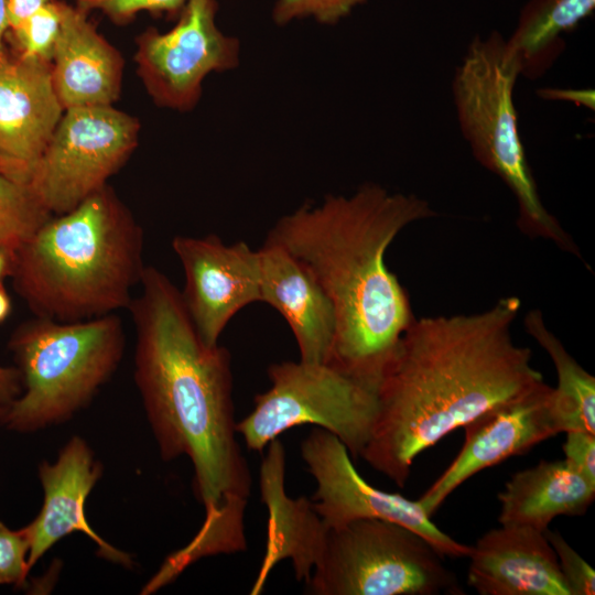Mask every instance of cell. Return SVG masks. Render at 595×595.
Wrapping results in <instances>:
<instances>
[{
	"label": "cell",
	"instance_id": "cell-1",
	"mask_svg": "<svg viewBox=\"0 0 595 595\" xmlns=\"http://www.w3.org/2000/svg\"><path fill=\"white\" fill-rule=\"evenodd\" d=\"M129 310L136 329L134 381L163 461L187 456L205 508L196 536L213 548L246 542L245 509L251 489L236 440L231 358L198 335L181 291L147 266Z\"/></svg>",
	"mask_w": 595,
	"mask_h": 595
},
{
	"label": "cell",
	"instance_id": "cell-2",
	"mask_svg": "<svg viewBox=\"0 0 595 595\" xmlns=\"http://www.w3.org/2000/svg\"><path fill=\"white\" fill-rule=\"evenodd\" d=\"M520 305L507 296L479 313L414 318L378 383L360 458L402 488L419 454L540 387L531 349L512 339Z\"/></svg>",
	"mask_w": 595,
	"mask_h": 595
},
{
	"label": "cell",
	"instance_id": "cell-3",
	"mask_svg": "<svg viewBox=\"0 0 595 595\" xmlns=\"http://www.w3.org/2000/svg\"><path fill=\"white\" fill-rule=\"evenodd\" d=\"M435 215L414 194L365 183L350 195L305 202L281 216L266 239L298 259L329 298L336 336L328 365L376 390L415 318L386 251L407 226Z\"/></svg>",
	"mask_w": 595,
	"mask_h": 595
},
{
	"label": "cell",
	"instance_id": "cell-4",
	"mask_svg": "<svg viewBox=\"0 0 595 595\" xmlns=\"http://www.w3.org/2000/svg\"><path fill=\"white\" fill-rule=\"evenodd\" d=\"M142 255L143 230L108 184L21 244L10 278L34 316L86 321L129 307Z\"/></svg>",
	"mask_w": 595,
	"mask_h": 595
},
{
	"label": "cell",
	"instance_id": "cell-5",
	"mask_svg": "<svg viewBox=\"0 0 595 595\" xmlns=\"http://www.w3.org/2000/svg\"><path fill=\"white\" fill-rule=\"evenodd\" d=\"M8 346L22 392L0 423L33 433L67 422L91 402L122 359L125 331L116 313L78 322L34 316L12 332Z\"/></svg>",
	"mask_w": 595,
	"mask_h": 595
},
{
	"label": "cell",
	"instance_id": "cell-6",
	"mask_svg": "<svg viewBox=\"0 0 595 595\" xmlns=\"http://www.w3.org/2000/svg\"><path fill=\"white\" fill-rule=\"evenodd\" d=\"M519 76V64L499 32L476 35L452 83L461 131L474 158L513 194L518 228L582 259L571 235L541 202L518 131L513 88Z\"/></svg>",
	"mask_w": 595,
	"mask_h": 595
},
{
	"label": "cell",
	"instance_id": "cell-7",
	"mask_svg": "<svg viewBox=\"0 0 595 595\" xmlns=\"http://www.w3.org/2000/svg\"><path fill=\"white\" fill-rule=\"evenodd\" d=\"M443 558L401 524L356 519L327 527L305 591L313 595L461 594Z\"/></svg>",
	"mask_w": 595,
	"mask_h": 595
},
{
	"label": "cell",
	"instance_id": "cell-8",
	"mask_svg": "<svg viewBox=\"0 0 595 595\" xmlns=\"http://www.w3.org/2000/svg\"><path fill=\"white\" fill-rule=\"evenodd\" d=\"M268 376L270 388L236 422L249 451H262L294 426L314 424L337 436L353 458L360 457L377 415L376 389L328 364L302 360L272 364Z\"/></svg>",
	"mask_w": 595,
	"mask_h": 595
},
{
	"label": "cell",
	"instance_id": "cell-9",
	"mask_svg": "<svg viewBox=\"0 0 595 595\" xmlns=\"http://www.w3.org/2000/svg\"><path fill=\"white\" fill-rule=\"evenodd\" d=\"M138 118L111 106L64 110L29 185L52 215L98 192L138 147Z\"/></svg>",
	"mask_w": 595,
	"mask_h": 595
},
{
	"label": "cell",
	"instance_id": "cell-10",
	"mask_svg": "<svg viewBox=\"0 0 595 595\" xmlns=\"http://www.w3.org/2000/svg\"><path fill=\"white\" fill-rule=\"evenodd\" d=\"M217 12V0H187L172 29L148 28L137 36V75L156 106L192 111L208 75L239 66L240 41L218 28Z\"/></svg>",
	"mask_w": 595,
	"mask_h": 595
},
{
	"label": "cell",
	"instance_id": "cell-11",
	"mask_svg": "<svg viewBox=\"0 0 595 595\" xmlns=\"http://www.w3.org/2000/svg\"><path fill=\"white\" fill-rule=\"evenodd\" d=\"M301 455L316 482L313 506L327 527L363 518L382 519L416 532L442 556H469L472 545L440 529L419 500L368 484L355 468L346 446L331 432L314 429L301 443Z\"/></svg>",
	"mask_w": 595,
	"mask_h": 595
},
{
	"label": "cell",
	"instance_id": "cell-12",
	"mask_svg": "<svg viewBox=\"0 0 595 595\" xmlns=\"http://www.w3.org/2000/svg\"><path fill=\"white\" fill-rule=\"evenodd\" d=\"M185 274L181 292L205 344L215 346L231 317L260 301V259L247 242L226 245L216 235H177L172 240Z\"/></svg>",
	"mask_w": 595,
	"mask_h": 595
},
{
	"label": "cell",
	"instance_id": "cell-13",
	"mask_svg": "<svg viewBox=\"0 0 595 595\" xmlns=\"http://www.w3.org/2000/svg\"><path fill=\"white\" fill-rule=\"evenodd\" d=\"M552 387L494 408L464 425V444L443 474L419 499L432 517L464 482L483 469L521 455L560 433L551 410Z\"/></svg>",
	"mask_w": 595,
	"mask_h": 595
},
{
	"label": "cell",
	"instance_id": "cell-14",
	"mask_svg": "<svg viewBox=\"0 0 595 595\" xmlns=\"http://www.w3.org/2000/svg\"><path fill=\"white\" fill-rule=\"evenodd\" d=\"M64 110L51 63L6 48L0 54V172L28 184Z\"/></svg>",
	"mask_w": 595,
	"mask_h": 595
},
{
	"label": "cell",
	"instance_id": "cell-15",
	"mask_svg": "<svg viewBox=\"0 0 595 595\" xmlns=\"http://www.w3.org/2000/svg\"><path fill=\"white\" fill-rule=\"evenodd\" d=\"M44 499L37 516L24 527L29 539L28 563L32 569L54 544L73 532L85 533L102 559L127 569L132 556L105 541L90 527L85 505L102 475V465L89 444L79 435L72 436L61 448L55 462L39 465Z\"/></svg>",
	"mask_w": 595,
	"mask_h": 595
},
{
	"label": "cell",
	"instance_id": "cell-16",
	"mask_svg": "<svg viewBox=\"0 0 595 595\" xmlns=\"http://www.w3.org/2000/svg\"><path fill=\"white\" fill-rule=\"evenodd\" d=\"M468 558L467 584L480 595H571L544 531L501 524Z\"/></svg>",
	"mask_w": 595,
	"mask_h": 595
},
{
	"label": "cell",
	"instance_id": "cell-17",
	"mask_svg": "<svg viewBox=\"0 0 595 595\" xmlns=\"http://www.w3.org/2000/svg\"><path fill=\"white\" fill-rule=\"evenodd\" d=\"M260 259V302L286 321L300 350V360L329 364L336 336L334 306L307 269L281 246L264 241Z\"/></svg>",
	"mask_w": 595,
	"mask_h": 595
},
{
	"label": "cell",
	"instance_id": "cell-18",
	"mask_svg": "<svg viewBox=\"0 0 595 595\" xmlns=\"http://www.w3.org/2000/svg\"><path fill=\"white\" fill-rule=\"evenodd\" d=\"M61 11L51 75L63 108L113 105L121 94V53L96 30L87 13L62 1Z\"/></svg>",
	"mask_w": 595,
	"mask_h": 595
},
{
	"label": "cell",
	"instance_id": "cell-19",
	"mask_svg": "<svg viewBox=\"0 0 595 595\" xmlns=\"http://www.w3.org/2000/svg\"><path fill=\"white\" fill-rule=\"evenodd\" d=\"M260 467L261 500L268 508L264 558L251 594L263 588L273 566L290 559L298 581L307 582L320 558L327 526L316 512L312 499L289 497L284 489L285 452L274 439Z\"/></svg>",
	"mask_w": 595,
	"mask_h": 595
},
{
	"label": "cell",
	"instance_id": "cell-20",
	"mask_svg": "<svg viewBox=\"0 0 595 595\" xmlns=\"http://www.w3.org/2000/svg\"><path fill=\"white\" fill-rule=\"evenodd\" d=\"M595 498V484L564 459L541 461L519 470L498 494L502 526H522L545 531L559 516H582Z\"/></svg>",
	"mask_w": 595,
	"mask_h": 595
},
{
	"label": "cell",
	"instance_id": "cell-21",
	"mask_svg": "<svg viewBox=\"0 0 595 595\" xmlns=\"http://www.w3.org/2000/svg\"><path fill=\"white\" fill-rule=\"evenodd\" d=\"M594 9L595 0H530L506 40L520 75H543L564 51L563 35L574 31Z\"/></svg>",
	"mask_w": 595,
	"mask_h": 595
},
{
	"label": "cell",
	"instance_id": "cell-22",
	"mask_svg": "<svg viewBox=\"0 0 595 595\" xmlns=\"http://www.w3.org/2000/svg\"><path fill=\"white\" fill-rule=\"evenodd\" d=\"M527 333L548 353L558 376L551 391V410L560 433L586 431L595 434V378L565 349L547 327L540 310L524 316Z\"/></svg>",
	"mask_w": 595,
	"mask_h": 595
},
{
	"label": "cell",
	"instance_id": "cell-23",
	"mask_svg": "<svg viewBox=\"0 0 595 595\" xmlns=\"http://www.w3.org/2000/svg\"><path fill=\"white\" fill-rule=\"evenodd\" d=\"M52 216L29 184L0 172V247L17 249Z\"/></svg>",
	"mask_w": 595,
	"mask_h": 595
},
{
	"label": "cell",
	"instance_id": "cell-24",
	"mask_svg": "<svg viewBox=\"0 0 595 595\" xmlns=\"http://www.w3.org/2000/svg\"><path fill=\"white\" fill-rule=\"evenodd\" d=\"M62 22L61 1L40 8L6 34L15 54L51 63Z\"/></svg>",
	"mask_w": 595,
	"mask_h": 595
},
{
	"label": "cell",
	"instance_id": "cell-25",
	"mask_svg": "<svg viewBox=\"0 0 595 595\" xmlns=\"http://www.w3.org/2000/svg\"><path fill=\"white\" fill-rule=\"evenodd\" d=\"M367 0H275L271 11L272 21L286 25L295 20L312 18L326 25L338 23Z\"/></svg>",
	"mask_w": 595,
	"mask_h": 595
},
{
	"label": "cell",
	"instance_id": "cell-26",
	"mask_svg": "<svg viewBox=\"0 0 595 595\" xmlns=\"http://www.w3.org/2000/svg\"><path fill=\"white\" fill-rule=\"evenodd\" d=\"M29 539L24 527L13 530L0 521V584L22 587L31 571Z\"/></svg>",
	"mask_w": 595,
	"mask_h": 595
},
{
	"label": "cell",
	"instance_id": "cell-27",
	"mask_svg": "<svg viewBox=\"0 0 595 595\" xmlns=\"http://www.w3.org/2000/svg\"><path fill=\"white\" fill-rule=\"evenodd\" d=\"M187 0H76L75 7L85 13L101 12L116 24L129 23L137 14L180 13Z\"/></svg>",
	"mask_w": 595,
	"mask_h": 595
},
{
	"label": "cell",
	"instance_id": "cell-28",
	"mask_svg": "<svg viewBox=\"0 0 595 595\" xmlns=\"http://www.w3.org/2000/svg\"><path fill=\"white\" fill-rule=\"evenodd\" d=\"M559 562L562 576L571 595L595 594V571L556 531H544Z\"/></svg>",
	"mask_w": 595,
	"mask_h": 595
},
{
	"label": "cell",
	"instance_id": "cell-29",
	"mask_svg": "<svg viewBox=\"0 0 595 595\" xmlns=\"http://www.w3.org/2000/svg\"><path fill=\"white\" fill-rule=\"evenodd\" d=\"M562 448L565 463L595 484V434L586 431L565 432Z\"/></svg>",
	"mask_w": 595,
	"mask_h": 595
},
{
	"label": "cell",
	"instance_id": "cell-30",
	"mask_svg": "<svg viewBox=\"0 0 595 595\" xmlns=\"http://www.w3.org/2000/svg\"><path fill=\"white\" fill-rule=\"evenodd\" d=\"M537 93L543 99L570 101L592 110L595 108L593 89L542 88Z\"/></svg>",
	"mask_w": 595,
	"mask_h": 595
},
{
	"label": "cell",
	"instance_id": "cell-31",
	"mask_svg": "<svg viewBox=\"0 0 595 595\" xmlns=\"http://www.w3.org/2000/svg\"><path fill=\"white\" fill-rule=\"evenodd\" d=\"M21 391L22 380L18 368L0 366V408L4 410L9 407Z\"/></svg>",
	"mask_w": 595,
	"mask_h": 595
},
{
	"label": "cell",
	"instance_id": "cell-32",
	"mask_svg": "<svg viewBox=\"0 0 595 595\" xmlns=\"http://www.w3.org/2000/svg\"><path fill=\"white\" fill-rule=\"evenodd\" d=\"M54 0H6L9 28H13Z\"/></svg>",
	"mask_w": 595,
	"mask_h": 595
},
{
	"label": "cell",
	"instance_id": "cell-33",
	"mask_svg": "<svg viewBox=\"0 0 595 595\" xmlns=\"http://www.w3.org/2000/svg\"><path fill=\"white\" fill-rule=\"evenodd\" d=\"M15 260V249L0 247V281L10 278Z\"/></svg>",
	"mask_w": 595,
	"mask_h": 595
},
{
	"label": "cell",
	"instance_id": "cell-34",
	"mask_svg": "<svg viewBox=\"0 0 595 595\" xmlns=\"http://www.w3.org/2000/svg\"><path fill=\"white\" fill-rule=\"evenodd\" d=\"M11 300L3 285V281H0V324H2L10 315Z\"/></svg>",
	"mask_w": 595,
	"mask_h": 595
},
{
	"label": "cell",
	"instance_id": "cell-35",
	"mask_svg": "<svg viewBox=\"0 0 595 595\" xmlns=\"http://www.w3.org/2000/svg\"><path fill=\"white\" fill-rule=\"evenodd\" d=\"M8 29L6 0H0V54L7 48L4 41Z\"/></svg>",
	"mask_w": 595,
	"mask_h": 595
},
{
	"label": "cell",
	"instance_id": "cell-36",
	"mask_svg": "<svg viewBox=\"0 0 595 595\" xmlns=\"http://www.w3.org/2000/svg\"><path fill=\"white\" fill-rule=\"evenodd\" d=\"M3 411L4 410L2 408H0V416L2 415Z\"/></svg>",
	"mask_w": 595,
	"mask_h": 595
}]
</instances>
